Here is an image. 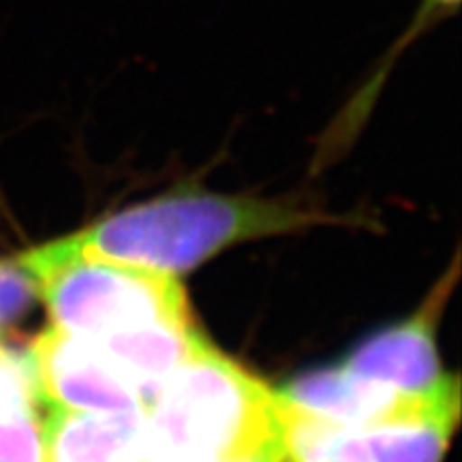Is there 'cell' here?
Returning a JSON list of instances; mask_svg holds the SVG:
<instances>
[{"mask_svg":"<svg viewBox=\"0 0 462 462\" xmlns=\"http://www.w3.org/2000/svg\"><path fill=\"white\" fill-rule=\"evenodd\" d=\"M43 407L75 413H146L142 390L92 340L50 326L28 349Z\"/></svg>","mask_w":462,"mask_h":462,"instance_id":"4","label":"cell"},{"mask_svg":"<svg viewBox=\"0 0 462 462\" xmlns=\"http://www.w3.org/2000/svg\"><path fill=\"white\" fill-rule=\"evenodd\" d=\"M0 462H48L37 407L0 411Z\"/></svg>","mask_w":462,"mask_h":462,"instance_id":"10","label":"cell"},{"mask_svg":"<svg viewBox=\"0 0 462 462\" xmlns=\"http://www.w3.org/2000/svg\"><path fill=\"white\" fill-rule=\"evenodd\" d=\"M37 300L39 285L20 255L0 259V330L24 319Z\"/></svg>","mask_w":462,"mask_h":462,"instance_id":"11","label":"cell"},{"mask_svg":"<svg viewBox=\"0 0 462 462\" xmlns=\"http://www.w3.org/2000/svg\"><path fill=\"white\" fill-rule=\"evenodd\" d=\"M22 263L39 285L51 326L97 340L157 321H189V302L176 276L101 257H45L37 248Z\"/></svg>","mask_w":462,"mask_h":462,"instance_id":"3","label":"cell"},{"mask_svg":"<svg viewBox=\"0 0 462 462\" xmlns=\"http://www.w3.org/2000/svg\"><path fill=\"white\" fill-rule=\"evenodd\" d=\"M435 388L421 394H402L377 381L349 373L338 364L298 374L281 385L276 394L315 418L343 426H368L413 411Z\"/></svg>","mask_w":462,"mask_h":462,"instance_id":"6","label":"cell"},{"mask_svg":"<svg viewBox=\"0 0 462 462\" xmlns=\"http://www.w3.org/2000/svg\"><path fill=\"white\" fill-rule=\"evenodd\" d=\"M143 418L157 452L189 462L285 456L274 390L208 343L154 388Z\"/></svg>","mask_w":462,"mask_h":462,"instance_id":"2","label":"cell"},{"mask_svg":"<svg viewBox=\"0 0 462 462\" xmlns=\"http://www.w3.org/2000/svg\"><path fill=\"white\" fill-rule=\"evenodd\" d=\"M458 273L460 259L454 257L448 273L430 289L413 315L374 332L345 357L346 371L402 394H421L435 388L446 374L437 354V323L446 310Z\"/></svg>","mask_w":462,"mask_h":462,"instance_id":"5","label":"cell"},{"mask_svg":"<svg viewBox=\"0 0 462 462\" xmlns=\"http://www.w3.org/2000/svg\"><path fill=\"white\" fill-rule=\"evenodd\" d=\"M45 411L48 462H142L152 449L143 413Z\"/></svg>","mask_w":462,"mask_h":462,"instance_id":"7","label":"cell"},{"mask_svg":"<svg viewBox=\"0 0 462 462\" xmlns=\"http://www.w3.org/2000/svg\"><path fill=\"white\" fill-rule=\"evenodd\" d=\"M282 462H285V460H282Z\"/></svg>","mask_w":462,"mask_h":462,"instance_id":"12","label":"cell"},{"mask_svg":"<svg viewBox=\"0 0 462 462\" xmlns=\"http://www.w3.org/2000/svg\"><path fill=\"white\" fill-rule=\"evenodd\" d=\"M92 343L135 381L146 404L154 388L184 366L206 340L189 319L148 323Z\"/></svg>","mask_w":462,"mask_h":462,"instance_id":"8","label":"cell"},{"mask_svg":"<svg viewBox=\"0 0 462 462\" xmlns=\"http://www.w3.org/2000/svg\"><path fill=\"white\" fill-rule=\"evenodd\" d=\"M462 0H421L415 9V15L404 28V32L396 39L394 45L388 50V54L379 60V65L373 69V73L364 79V84L354 92L346 106L340 109V114L334 118V123L323 137V148L319 150V159L326 163L332 157H338L345 146H349L356 140L362 126L368 123L374 106H377L381 90L388 84L392 69L398 62V58L404 54V50L411 48L424 32H429L439 22L448 20L458 14Z\"/></svg>","mask_w":462,"mask_h":462,"instance_id":"9","label":"cell"},{"mask_svg":"<svg viewBox=\"0 0 462 462\" xmlns=\"http://www.w3.org/2000/svg\"><path fill=\"white\" fill-rule=\"evenodd\" d=\"M328 221L340 218L293 199L218 195L189 187L34 248L54 259L101 257L176 276L238 242L293 234Z\"/></svg>","mask_w":462,"mask_h":462,"instance_id":"1","label":"cell"}]
</instances>
